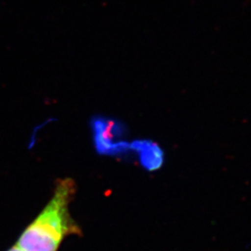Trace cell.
<instances>
[{"label":"cell","mask_w":251,"mask_h":251,"mask_svg":"<svg viewBox=\"0 0 251 251\" xmlns=\"http://www.w3.org/2000/svg\"><path fill=\"white\" fill-rule=\"evenodd\" d=\"M75 194L72 179H60L52 198L21 234L16 246L24 251H57L65 237L80 233L69 209Z\"/></svg>","instance_id":"6da1fadb"},{"label":"cell","mask_w":251,"mask_h":251,"mask_svg":"<svg viewBox=\"0 0 251 251\" xmlns=\"http://www.w3.org/2000/svg\"><path fill=\"white\" fill-rule=\"evenodd\" d=\"M92 129L95 145L100 153L115 155L130 148L125 141L119 140L122 134L121 126L115 120L101 117L95 118L92 123Z\"/></svg>","instance_id":"7a4b0ae2"},{"label":"cell","mask_w":251,"mask_h":251,"mask_svg":"<svg viewBox=\"0 0 251 251\" xmlns=\"http://www.w3.org/2000/svg\"><path fill=\"white\" fill-rule=\"evenodd\" d=\"M130 149L136 151L142 165L148 171H156L163 165L164 153L152 142L137 141L130 144Z\"/></svg>","instance_id":"3957f363"},{"label":"cell","mask_w":251,"mask_h":251,"mask_svg":"<svg viewBox=\"0 0 251 251\" xmlns=\"http://www.w3.org/2000/svg\"><path fill=\"white\" fill-rule=\"evenodd\" d=\"M23 251V250H22V249H20V248H19L18 246H16V245H15V246H13V247H12V248H10V249H9V250H8V251Z\"/></svg>","instance_id":"277c9868"}]
</instances>
